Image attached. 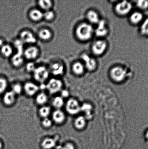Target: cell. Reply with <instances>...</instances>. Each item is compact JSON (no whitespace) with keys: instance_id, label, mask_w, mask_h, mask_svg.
Segmentation results:
<instances>
[{"instance_id":"6da1fadb","label":"cell","mask_w":148,"mask_h":149,"mask_svg":"<svg viewBox=\"0 0 148 149\" xmlns=\"http://www.w3.org/2000/svg\"><path fill=\"white\" fill-rule=\"evenodd\" d=\"M95 30L89 23H82L77 27L75 33L76 37L82 41H87L92 37Z\"/></svg>"},{"instance_id":"7a4b0ae2","label":"cell","mask_w":148,"mask_h":149,"mask_svg":"<svg viewBox=\"0 0 148 149\" xmlns=\"http://www.w3.org/2000/svg\"><path fill=\"white\" fill-rule=\"evenodd\" d=\"M63 83L59 79L53 78L48 80L45 85V88L50 95H55L60 93L63 89Z\"/></svg>"},{"instance_id":"3957f363","label":"cell","mask_w":148,"mask_h":149,"mask_svg":"<svg viewBox=\"0 0 148 149\" xmlns=\"http://www.w3.org/2000/svg\"><path fill=\"white\" fill-rule=\"evenodd\" d=\"M64 106L67 113L71 115H77L81 111V106L79 102L73 98L68 99Z\"/></svg>"},{"instance_id":"277c9868","label":"cell","mask_w":148,"mask_h":149,"mask_svg":"<svg viewBox=\"0 0 148 149\" xmlns=\"http://www.w3.org/2000/svg\"><path fill=\"white\" fill-rule=\"evenodd\" d=\"M33 73L34 80L41 84H43L49 79V71L45 67L39 66L36 68Z\"/></svg>"},{"instance_id":"5b68a950","label":"cell","mask_w":148,"mask_h":149,"mask_svg":"<svg viewBox=\"0 0 148 149\" xmlns=\"http://www.w3.org/2000/svg\"><path fill=\"white\" fill-rule=\"evenodd\" d=\"M111 78L116 82H121L125 79L127 76V71L120 66H116L112 68L110 72Z\"/></svg>"},{"instance_id":"8992f818","label":"cell","mask_w":148,"mask_h":149,"mask_svg":"<svg viewBox=\"0 0 148 149\" xmlns=\"http://www.w3.org/2000/svg\"><path fill=\"white\" fill-rule=\"evenodd\" d=\"M132 8L131 3L127 1H123L117 3L115 7V10L117 14L120 16H125L130 12Z\"/></svg>"},{"instance_id":"52a82bcc","label":"cell","mask_w":148,"mask_h":149,"mask_svg":"<svg viewBox=\"0 0 148 149\" xmlns=\"http://www.w3.org/2000/svg\"><path fill=\"white\" fill-rule=\"evenodd\" d=\"M23 92L29 97L36 96L40 90V86L31 81L27 82L23 86Z\"/></svg>"},{"instance_id":"ba28073f","label":"cell","mask_w":148,"mask_h":149,"mask_svg":"<svg viewBox=\"0 0 148 149\" xmlns=\"http://www.w3.org/2000/svg\"><path fill=\"white\" fill-rule=\"evenodd\" d=\"M107 47V42L104 40L99 39L94 42L91 48L93 53L94 55L100 56L105 52Z\"/></svg>"},{"instance_id":"9c48e42d","label":"cell","mask_w":148,"mask_h":149,"mask_svg":"<svg viewBox=\"0 0 148 149\" xmlns=\"http://www.w3.org/2000/svg\"><path fill=\"white\" fill-rule=\"evenodd\" d=\"M81 59L83 61L85 69L92 71L96 69L97 63L96 60L92 57L90 56L88 54L84 53L81 55Z\"/></svg>"},{"instance_id":"30bf717a","label":"cell","mask_w":148,"mask_h":149,"mask_svg":"<svg viewBox=\"0 0 148 149\" xmlns=\"http://www.w3.org/2000/svg\"><path fill=\"white\" fill-rule=\"evenodd\" d=\"M52 120L53 123L56 125H62L66 121V114L61 109H55L52 112Z\"/></svg>"},{"instance_id":"8fae6325","label":"cell","mask_w":148,"mask_h":149,"mask_svg":"<svg viewBox=\"0 0 148 149\" xmlns=\"http://www.w3.org/2000/svg\"><path fill=\"white\" fill-rule=\"evenodd\" d=\"M20 40L23 43L32 44L36 43L37 40L34 35L28 30L23 31L20 34Z\"/></svg>"},{"instance_id":"7c38bea8","label":"cell","mask_w":148,"mask_h":149,"mask_svg":"<svg viewBox=\"0 0 148 149\" xmlns=\"http://www.w3.org/2000/svg\"><path fill=\"white\" fill-rule=\"evenodd\" d=\"M95 33L97 36L100 38L105 37L108 33L106 22L104 20H101L98 23Z\"/></svg>"},{"instance_id":"4fadbf2b","label":"cell","mask_w":148,"mask_h":149,"mask_svg":"<svg viewBox=\"0 0 148 149\" xmlns=\"http://www.w3.org/2000/svg\"><path fill=\"white\" fill-rule=\"evenodd\" d=\"M17 96L11 90L6 91L3 97V102L5 106H12L15 103Z\"/></svg>"},{"instance_id":"5bb4252c","label":"cell","mask_w":148,"mask_h":149,"mask_svg":"<svg viewBox=\"0 0 148 149\" xmlns=\"http://www.w3.org/2000/svg\"><path fill=\"white\" fill-rule=\"evenodd\" d=\"M39 54L38 48L34 46H32L27 48L24 52L25 57L29 60H33L36 59L38 56Z\"/></svg>"},{"instance_id":"9a60e30c","label":"cell","mask_w":148,"mask_h":149,"mask_svg":"<svg viewBox=\"0 0 148 149\" xmlns=\"http://www.w3.org/2000/svg\"><path fill=\"white\" fill-rule=\"evenodd\" d=\"M56 144L55 139L52 137H46L40 143V146L43 149H52L56 147Z\"/></svg>"},{"instance_id":"2e32d148","label":"cell","mask_w":148,"mask_h":149,"mask_svg":"<svg viewBox=\"0 0 148 149\" xmlns=\"http://www.w3.org/2000/svg\"><path fill=\"white\" fill-rule=\"evenodd\" d=\"M35 96V102L36 104L39 106L46 105L48 101V96L44 92H39Z\"/></svg>"},{"instance_id":"e0dca14e","label":"cell","mask_w":148,"mask_h":149,"mask_svg":"<svg viewBox=\"0 0 148 149\" xmlns=\"http://www.w3.org/2000/svg\"><path fill=\"white\" fill-rule=\"evenodd\" d=\"M29 15V17L32 21L38 22L43 19V13L40 10L34 9L30 11Z\"/></svg>"},{"instance_id":"ac0fdd59","label":"cell","mask_w":148,"mask_h":149,"mask_svg":"<svg viewBox=\"0 0 148 149\" xmlns=\"http://www.w3.org/2000/svg\"><path fill=\"white\" fill-rule=\"evenodd\" d=\"M86 17L91 24H97L101 20L98 13L94 10L88 11L87 13Z\"/></svg>"},{"instance_id":"d6986e66","label":"cell","mask_w":148,"mask_h":149,"mask_svg":"<svg viewBox=\"0 0 148 149\" xmlns=\"http://www.w3.org/2000/svg\"><path fill=\"white\" fill-rule=\"evenodd\" d=\"M74 126L76 129L82 130L85 127L86 125V119L85 117L79 116L75 118L74 122Z\"/></svg>"},{"instance_id":"ffe728a7","label":"cell","mask_w":148,"mask_h":149,"mask_svg":"<svg viewBox=\"0 0 148 149\" xmlns=\"http://www.w3.org/2000/svg\"><path fill=\"white\" fill-rule=\"evenodd\" d=\"M92 107L89 103H85L81 106V111L84 112L86 120H90L92 118Z\"/></svg>"},{"instance_id":"44dd1931","label":"cell","mask_w":148,"mask_h":149,"mask_svg":"<svg viewBox=\"0 0 148 149\" xmlns=\"http://www.w3.org/2000/svg\"><path fill=\"white\" fill-rule=\"evenodd\" d=\"M52 73L55 76H61L64 72V67L62 64L56 63L52 65L51 67Z\"/></svg>"},{"instance_id":"7402d4cb","label":"cell","mask_w":148,"mask_h":149,"mask_svg":"<svg viewBox=\"0 0 148 149\" xmlns=\"http://www.w3.org/2000/svg\"><path fill=\"white\" fill-rule=\"evenodd\" d=\"M72 71L76 75H81L84 73L85 69V65L83 63L77 62L72 65Z\"/></svg>"},{"instance_id":"603a6c76","label":"cell","mask_w":148,"mask_h":149,"mask_svg":"<svg viewBox=\"0 0 148 149\" xmlns=\"http://www.w3.org/2000/svg\"><path fill=\"white\" fill-rule=\"evenodd\" d=\"M64 99L60 95L55 96L52 99V105L55 109H61L65 106Z\"/></svg>"},{"instance_id":"cb8c5ba5","label":"cell","mask_w":148,"mask_h":149,"mask_svg":"<svg viewBox=\"0 0 148 149\" xmlns=\"http://www.w3.org/2000/svg\"><path fill=\"white\" fill-rule=\"evenodd\" d=\"M52 113L51 108L50 106L44 105L40 106L38 110V114L42 119L49 118Z\"/></svg>"},{"instance_id":"d4e9b609","label":"cell","mask_w":148,"mask_h":149,"mask_svg":"<svg viewBox=\"0 0 148 149\" xmlns=\"http://www.w3.org/2000/svg\"><path fill=\"white\" fill-rule=\"evenodd\" d=\"M52 33L50 31L47 29H43L39 31L38 36L42 40L48 41L52 39Z\"/></svg>"},{"instance_id":"484cf974","label":"cell","mask_w":148,"mask_h":149,"mask_svg":"<svg viewBox=\"0 0 148 149\" xmlns=\"http://www.w3.org/2000/svg\"><path fill=\"white\" fill-rule=\"evenodd\" d=\"M38 4L40 8L45 12L50 10L53 6V3L50 0H40Z\"/></svg>"},{"instance_id":"4316f807","label":"cell","mask_w":148,"mask_h":149,"mask_svg":"<svg viewBox=\"0 0 148 149\" xmlns=\"http://www.w3.org/2000/svg\"><path fill=\"white\" fill-rule=\"evenodd\" d=\"M143 15L142 14L139 12L136 11L131 15L130 20L132 23L137 24L140 22L142 20Z\"/></svg>"},{"instance_id":"83f0119b","label":"cell","mask_w":148,"mask_h":149,"mask_svg":"<svg viewBox=\"0 0 148 149\" xmlns=\"http://www.w3.org/2000/svg\"><path fill=\"white\" fill-rule=\"evenodd\" d=\"M1 54L5 58H9L12 55L13 50L12 47L8 45H4L1 48Z\"/></svg>"},{"instance_id":"f1b7e54d","label":"cell","mask_w":148,"mask_h":149,"mask_svg":"<svg viewBox=\"0 0 148 149\" xmlns=\"http://www.w3.org/2000/svg\"><path fill=\"white\" fill-rule=\"evenodd\" d=\"M11 91L15 94L16 96L21 94L23 92V86L19 83H15L11 86Z\"/></svg>"},{"instance_id":"f546056e","label":"cell","mask_w":148,"mask_h":149,"mask_svg":"<svg viewBox=\"0 0 148 149\" xmlns=\"http://www.w3.org/2000/svg\"><path fill=\"white\" fill-rule=\"evenodd\" d=\"M22 54L19 53L13 57L12 59V63L13 65L16 67H19L21 65L23 62V59L22 56Z\"/></svg>"},{"instance_id":"4dcf8cb0","label":"cell","mask_w":148,"mask_h":149,"mask_svg":"<svg viewBox=\"0 0 148 149\" xmlns=\"http://www.w3.org/2000/svg\"><path fill=\"white\" fill-rule=\"evenodd\" d=\"M55 17V14L54 11L52 10H49L43 12V17L46 21L50 22L53 21Z\"/></svg>"},{"instance_id":"1f68e13d","label":"cell","mask_w":148,"mask_h":149,"mask_svg":"<svg viewBox=\"0 0 148 149\" xmlns=\"http://www.w3.org/2000/svg\"><path fill=\"white\" fill-rule=\"evenodd\" d=\"M8 85V81L6 79L3 77H0V94L5 93Z\"/></svg>"},{"instance_id":"d6a6232c","label":"cell","mask_w":148,"mask_h":149,"mask_svg":"<svg viewBox=\"0 0 148 149\" xmlns=\"http://www.w3.org/2000/svg\"><path fill=\"white\" fill-rule=\"evenodd\" d=\"M53 123L52 119L47 118L42 119L41 125L43 128H45V129H49L51 127Z\"/></svg>"},{"instance_id":"836d02e7","label":"cell","mask_w":148,"mask_h":149,"mask_svg":"<svg viewBox=\"0 0 148 149\" xmlns=\"http://www.w3.org/2000/svg\"><path fill=\"white\" fill-rule=\"evenodd\" d=\"M140 31L142 34L148 36V18L143 22L140 27Z\"/></svg>"},{"instance_id":"e575fe53","label":"cell","mask_w":148,"mask_h":149,"mask_svg":"<svg viewBox=\"0 0 148 149\" xmlns=\"http://www.w3.org/2000/svg\"><path fill=\"white\" fill-rule=\"evenodd\" d=\"M137 6L141 10H146L148 8V1H139L137 3Z\"/></svg>"},{"instance_id":"d590c367","label":"cell","mask_w":148,"mask_h":149,"mask_svg":"<svg viewBox=\"0 0 148 149\" xmlns=\"http://www.w3.org/2000/svg\"><path fill=\"white\" fill-rule=\"evenodd\" d=\"M61 149H75L74 144L72 143L67 142L65 143L61 147Z\"/></svg>"},{"instance_id":"8d00e7d4","label":"cell","mask_w":148,"mask_h":149,"mask_svg":"<svg viewBox=\"0 0 148 149\" xmlns=\"http://www.w3.org/2000/svg\"><path fill=\"white\" fill-rule=\"evenodd\" d=\"M36 68L35 67L34 64L32 63H29L28 64L26 67V70L28 72H33Z\"/></svg>"},{"instance_id":"74e56055","label":"cell","mask_w":148,"mask_h":149,"mask_svg":"<svg viewBox=\"0 0 148 149\" xmlns=\"http://www.w3.org/2000/svg\"><path fill=\"white\" fill-rule=\"evenodd\" d=\"M61 95L60 96L63 98L64 99L65 98H67L69 97V96L70 93L69 91L66 90H65V89H62L60 92Z\"/></svg>"},{"instance_id":"f35d334b","label":"cell","mask_w":148,"mask_h":149,"mask_svg":"<svg viewBox=\"0 0 148 149\" xmlns=\"http://www.w3.org/2000/svg\"><path fill=\"white\" fill-rule=\"evenodd\" d=\"M3 41L1 39H0V47L1 48L4 45Z\"/></svg>"},{"instance_id":"ab89813d","label":"cell","mask_w":148,"mask_h":149,"mask_svg":"<svg viewBox=\"0 0 148 149\" xmlns=\"http://www.w3.org/2000/svg\"><path fill=\"white\" fill-rule=\"evenodd\" d=\"M3 147V143L1 141H0V149H2Z\"/></svg>"},{"instance_id":"60d3db41","label":"cell","mask_w":148,"mask_h":149,"mask_svg":"<svg viewBox=\"0 0 148 149\" xmlns=\"http://www.w3.org/2000/svg\"><path fill=\"white\" fill-rule=\"evenodd\" d=\"M146 138L147 139H148V131H147V132H146Z\"/></svg>"}]
</instances>
